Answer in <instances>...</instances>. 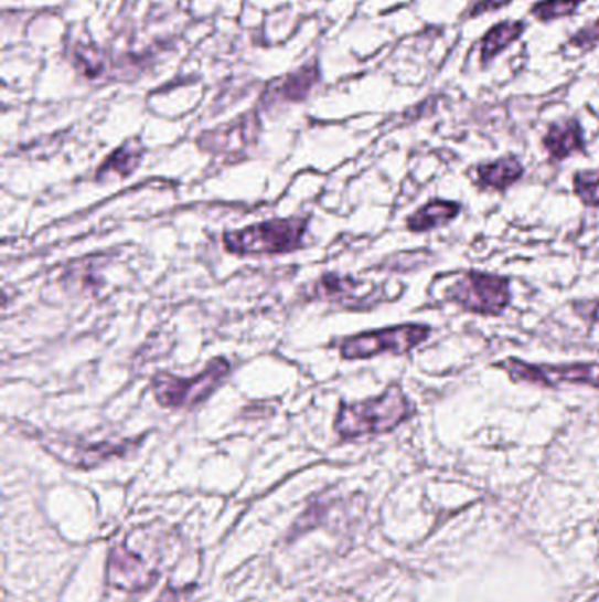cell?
Masks as SVG:
<instances>
[{"mask_svg":"<svg viewBox=\"0 0 599 602\" xmlns=\"http://www.w3.org/2000/svg\"><path fill=\"white\" fill-rule=\"evenodd\" d=\"M414 405L397 384L391 386L375 399L364 402H341L334 430L343 441L393 432L414 416Z\"/></svg>","mask_w":599,"mask_h":602,"instance_id":"6da1fadb","label":"cell"},{"mask_svg":"<svg viewBox=\"0 0 599 602\" xmlns=\"http://www.w3.org/2000/svg\"><path fill=\"white\" fill-rule=\"evenodd\" d=\"M308 218L272 219L224 234L227 252L236 256L289 254L302 247Z\"/></svg>","mask_w":599,"mask_h":602,"instance_id":"7a4b0ae2","label":"cell"},{"mask_svg":"<svg viewBox=\"0 0 599 602\" xmlns=\"http://www.w3.org/2000/svg\"><path fill=\"white\" fill-rule=\"evenodd\" d=\"M229 361L218 356L195 378L183 379L171 373H159L151 386L156 400L162 408L189 409L210 399L221 388L222 382L229 378Z\"/></svg>","mask_w":599,"mask_h":602,"instance_id":"3957f363","label":"cell"},{"mask_svg":"<svg viewBox=\"0 0 599 602\" xmlns=\"http://www.w3.org/2000/svg\"><path fill=\"white\" fill-rule=\"evenodd\" d=\"M445 299L466 313L501 316L512 302L510 278L483 272H466L445 291Z\"/></svg>","mask_w":599,"mask_h":602,"instance_id":"277c9868","label":"cell"},{"mask_svg":"<svg viewBox=\"0 0 599 602\" xmlns=\"http://www.w3.org/2000/svg\"><path fill=\"white\" fill-rule=\"evenodd\" d=\"M431 337V326L406 323L391 328L354 335L341 342V358L345 360H370L373 356L406 355Z\"/></svg>","mask_w":599,"mask_h":602,"instance_id":"5b68a950","label":"cell"},{"mask_svg":"<svg viewBox=\"0 0 599 602\" xmlns=\"http://www.w3.org/2000/svg\"><path fill=\"white\" fill-rule=\"evenodd\" d=\"M494 367L503 370L513 382H527L542 388H560L563 384L599 388L598 363H526L518 358H509Z\"/></svg>","mask_w":599,"mask_h":602,"instance_id":"8992f818","label":"cell"},{"mask_svg":"<svg viewBox=\"0 0 599 602\" xmlns=\"http://www.w3.org/2000/svg\"><path fill=\"white\" fill-rule=\"evenodd\" d=\"M384 286H375L354 277H341L328 274L315 282L311 289V298L323 299L331 304H340L352 310H370L382 304L388 296L384 295Z\"/></svg>","mask_w":599,"mask_h":602,"instance_id":"52a82bcc","label":"cell"},{"mask_svg":"<svg viewBox=\"0 0 599 602\" xmlns=\"http://www.w3.org/2000/svg\"><path fill=\"white\" fill-rule=\"evenodd\" d=\"M259 117L257 113H245L242 118L221 127V129L210 130L206 135L199 138V145L203 150L213 154H237L252 147L259 136Z\"/></svg>","mask_w":599,"mask_h":602,"instance_id":"ba28073f","label":"cell"},{"mask_svg":"<svg viewBox=\"0 0 599 602\" xmlns=\"http://www.w3.org/2000/svg\"><path fill=\"white\" fill-rule=\"evenodd\" d=\"M542 144H544L548 157L557 162L565 161L575 154L587 152L584 127L577 118H566V120L550 124Z\"/></svg>","mask_w":599,"mask_h":602,"instance_id":"9c48e42d","label":"cell"},{"mask_svg":"<svg viewBox=\"0 0 599 602\" xmlns=\"http://www.w3.org/2000/svg\"><path fill=\"white\" fill-rule=\"evenodd\" d=\"M526 29L524 20H503V22L494 23L480 41V64L482 67L491 65V62L496 61L501 53L506 52L515 41L521 40Z\"/></svg>","mask_w":599,"mask_h":602,"instance_id":"30bf717a","label":"cell"},{"mask_svg":"<svg viewBox=\"0 0 599 602\" xmlns=\"http://www.w3.org/2000/svg\"><path fill=\"white\" fill-rule=\"evenodd\" d=\"M522 177H524V166L515 156L501 157L498 161L477 166V182L483 189L505 191Z\"/></svg>","mask_w":599,"mask_h":602,"instance_id":"8fae6325","label":"cell"},{"mask_svg":"<svg viewBox=\"0 0 599 602\" xmlns=\"http://www.w3.org/2000/svg\"><path fill=\"white\" fill-rule=\"evenodd\" d=\"M461 210L459 201L431 200L424 204L422 209L411 213L406 221V228L411 233H426V231H432L456 221Z\"/></svg>","mask_w":599,"mask_h":602,"instance_id":"7c38bea8","label":"cell"},{"mask_svg":"<svg viewBox=\"0 0 599 602\" xmlns=\"http://www.w3.org/2000/svg\"><path fill=\"white\" fill-rule=\"evenodd\" d=\"M142 154H145V148H142L138 139H130L104 161V165L97 171V180L104 182V180H109L113 177H130L141 165Z\"/></svg>","mask_w":599,"mask_h":602,"instance_id":"4fadbf2b","label":"cell"},{"mask_svg":"<svg viewBox=\"0 0 599 602\" xmlns=\"http://www.w3.org/2000/svg\"><path fill=\"white\" fill-rule=\"evenodd\" d=\"M319 82V67L315 64H308L298 73L290 74L272 87L271 96L277 99L289 101V103H301L310 96L311 88Z\"/></svg>","mask_w":599,"mask_h":602,"instance_id":"5bb4252c","label":"cell"},{"mask_svg":"<svg viewBox=\"0 0 599 602\" xmlns=\"http://www.w3.org/2000/svg\"><path fill=\"white\" fill-rule=\"evenodd\" d=\"M586 0H538L531 6L530 14L538 22L550 23L563 18L575 17Z\"/></svg>","mask_w":599,"mask_h":602,"instance_id":"9a60e30c","label":"cell"},{"mask_svg":"<svg viewBox=\"0 0 599 602\" xmlns=\"http://www.w3.org/2000/svg\"><path fill=\"white\" fill-rule=\"evenodd\" d=\"M575 194L587 207H599V169L598 171H577L574 177Z\"/></svg>","mask_w":599,"mask_h":602,"instance_id":"2e32d148","label":"cell"},{"mask_svg":"<svg viewBox=\"0 0 599 602\" xmlns=\"http://www.w3.org/2000/svg\"><path fill=\"white\" fill-rule=\"evenodd\" d=\"M568 44L571 49L584 50V52L599 46V18L575 32L574 35H569Z\"/></svg>","mask_w":599,"mask_h":602,"instance_id":"e0dca14e","label":"cell"},{"mask_svg":"<svg viewBox=\"0 0 599 602\" xmlns=\"http://www.w3.org/2000/svg\"><path fill=\"white\" fill-rule=\"evenodd\" d=\"M515 0H477L471 8L466 11L464 18H480L483 14L496 13L500 9L509 8Z\"/></svg>","mask_w":599,"mask_h":602,"instance_id":"ac0fdd59","label":"cell"},{"mask_svg":"<svg viewBox=\"0 0 599 602\" xmlns=\"http://www.w3.org/2000/svg\"><path fill=\"white\" fill-rule=\"evenodd\" d=\"M571 308L580 319L589 323V325L599 323V299H575Z\"/></svg>","mask_w":599,"mask_h":602,"instance_id":"d6986e66","label":"cell"},{"mask_svg":"<svg viewBox=\"0 0 599 602\" xmlns=\"http://www.w3.org/2000/svg\"><path fill=\"white\" fill-rule=\"evenodd\" d=\"M159 602H183V594L182 592H174L173 589H168L164 595L159 599Z\"/></svg>","mask_w":599,"mask_h":602,"instance_id":"ffe728a7","label":"cell"},{"mask_svg":"<svg viewBox=\"0 0 599 602\" xmlns=\"http://www.w3.org/2000/svg\"><path fill=\"white\" fill-rule=\"evenodd\" d=\"M587 602H599V594L595 595V598H592L591 601H587Z\"/></svg>","mask_w":599,"mask_h":602,"instance_id":"44dd1931","label":"cell"}]
</instances>
